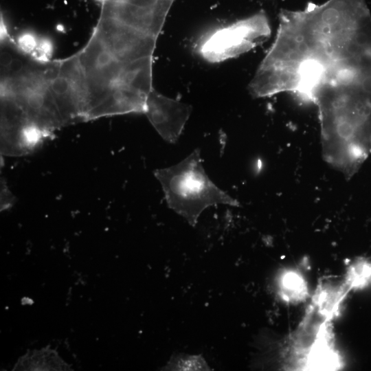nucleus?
I'll list each match as a JSON object with an SVG mask.
<instances>
[{"label":"nucleus","mask_w":371,"mask_h":371,"mask_svg":"<svg viewBox=\"0 0 371 371\" xmlns=\"http://www.w3.org/2000/svg\"><path fill=\"white\" fill-rule=\"evenodd\" d=\"M154 175L161 186L169 208L192 226L196 225L199 216L209 207L238 205L236 200L209 178L199 148L175 165L155 170Z\"/></svg>","instance_id":"nucleus-2"},{"label":"nucleus","mask_w":371,"mask_h":371,"mask_svg":"<svg viewBox=\"0 0 371 371\" xmlns=\"http://www.w3.org/2000/svg\"><path fill=\"white\" fill-rule=\"evenodd\" d=\"M280 295L287 301H298L307 294L306 284L302 276L294 271L283 272L278 278Z\"/></svg>","instance_id":"nucleus-7"},{"label":"nucleus","mask_w":371,"mask_h":371,"mask_svg":"<svg viewBox=\"0 0 371 371\" xmlns=\"http://www.w3.org/2000/svg\"><path fill=\"white\" fill-rule=\"evenodd\" d=\"M40 39L31 32H25L19 35L16 42H14L18 49L25 54L30 56L35 52Z\"/></svg>","instance_id":"nucleus-10"},{"label":"nucleus","mask_w":371,"mask_h":371,"mask_svg":"<svg viewBox=\"0 0 371 371\" xmlns=\"http://www.w3.org/2000/svg\"><path fill=\"white\" fill-rule=\"evenodd\" d=\"M371 76V19L363 9L328 3L287 22L273 44L269 79L276 93L309 102L319 87Z\"/></svg>","instance_id":"nucleus-1"},{"label":"nucleus","mask_w":371,"mask_h":371,"mask_svg":"<svg viewBox=\"0 0 371 371\" xmlns=\"http://www.w3.org/2000/svg\"><path fill=\"white\" fill-rule=\"evenodd\" d=\"M94 31L113 55L124 64L153 60L158 37L102 14Z\"/></svg>","instance_id":"nucleus-5"},{"label":"nucleus","mask_w":371,"mask_h":371,"mask_svg":"<svg viewBox=\"0 0 371 371\" xmlns=\"http://www.w3.org/2000/svg\"><path fill=\"white\" fill-rule=\"evenodd\" d=\"M97 1H100V2H101V3H102V2H104V1H106V0H97Z\"/></svg>","instance_id":"nucleus-12"},{"label":"nucleus","mask_w":371,"mask_h":371,"mask_svg":"<svg viewBox=\"0 0 371 371\" xmlns=\"http://www.w3.org/2000/svg\"><path fill=\"white\" fill-rule=\"evenodd\" d=\"M164 370L175 371L212 370L202 355H192L184 353L172 355Z\"/></svg>","instance_id":"nucleus-8"},{"label":"nucleus","mask_w":371,"mask_h":371,"mask_svg":"<svg viewBox=\"0 0 371 371\" xmlns=\"http://www.w3.org/2000/svg\"><path fill=\"white\" fill-rule=\"evenodd\" d=\"M76 54L87 92L97 97L109 94L118 84L120 76L133 65L119 61L94 30L87 44Z\"/></svg>","instance_id":"nucleus-4"},{"label":"nucleus","mask_w":371,"mask_h":371,"mask_svg":"<svg viewBox=\"0 0 371 371\" xmlns=\"http://www.w3.org/2000/svg\"><path fill=\"white\" fill-rule=\"evenodd\" d=\"M1 210H3L8 208L13 203L14 198L8 187L4 184H1Z\"/></svg>","instance_id":"nucleus-11"},{"label":"nucleus","mask_w":371,"mask_h":371,"mask_svg":"<svg viewBox=\"0 0 371 371\" xmlns=\"http://www.w3.org/2000/svg\"><path fill=\"white\" fill-rule=\"evenodd\" d=\"M270 34L269 20L259 12L207 32L199 41L197 52L208 63H221L250 51Z\"/></svg>","instance_id":"nucleus-3"},{"label":"nucleus","mask_w":371,"mask_h":371,"mask_svg":"<svg viewBox=\"0 0 371 371\" xmlns=\"http://www.w3.org/2000/svg\"><path fill=\"white\" fill-rule=\"evenodd\" d=\"M371 281V263L365 260H356L347 272L346 284L350 288L367 285Z\"/></svg>","instance_id":"nucleus-9"},{"label":"nucleus","mask_w":371,"mask_h":371,"mask_svg":"<svg viewBox=\"0 0 371 371\" xmlns=\"http://www.w3.org/2000/svg\"><path fill=\"white\" fill-rule=\"evenodd\" d=\"M191 112L190 105L165 96L153 88L147 97L144 113L159 135L166 142L175 144Z\"/></svg>","instance_id":"nucleus-6"}]
</instances>
